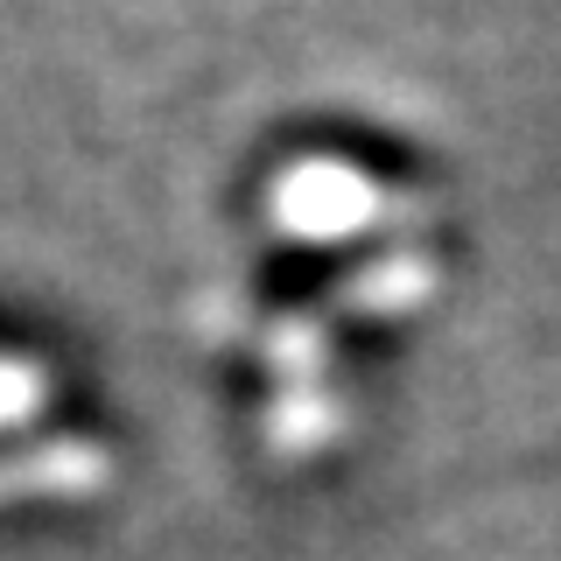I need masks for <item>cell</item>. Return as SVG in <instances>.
<instances>
[{"label": "cell", "mask_w": 561, "mask_h": 561, "mask_svg": "<svg viewBox=\"0 0 561 561\" xmlns=\"http://www.w3.org/2000/svg\"><path fill=\"white\" fill-rule=\"evenodd\" d=\"M35 400H43V379H35L28 365L0 358V421H22V414H35Z\"/></svg>", "instance_id": "6da1fadb"}]
</instances>
